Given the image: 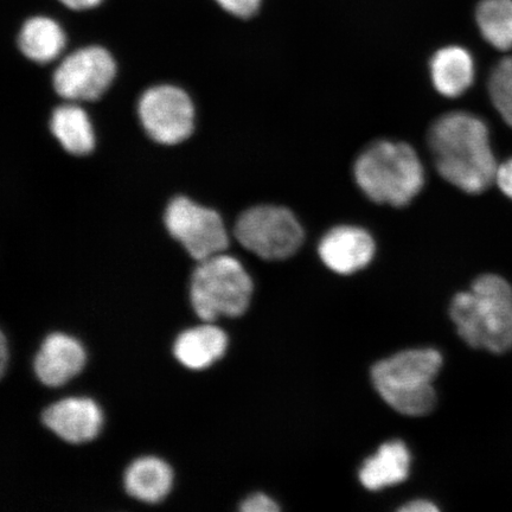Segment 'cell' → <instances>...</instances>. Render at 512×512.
<instances>
[{"mask_svg":"<svg viewBox=\"0 0 512 512\" xmlns=\"http://www.w3.org/2000/svg\"><path fill=\"white\" fill-rule=\"evenodd\" d=\"M428 146L441 177L467 194L495 182L498 165L484 121L465 112L443 115L428 132Z\"/></svg>","mask_w":512,"mask_h":512,"instance_id":"1","label":"cell"},{"mask_svg":"<svg viewBox=\"0 0 512 512\" xmlns=\"http://www.w3.org/2000/svg\"><path fill=\"white\" fill-rule=\"evenodd\" d=\"M450 315L471 348L504 354L512 349V287L496 274L475 280L453 298Z\"/></svg>","mask_w":512,"mask_h":512,"instance_id":"2","label":"cell"},{"mask_svg":"<svg viewBox=\"0 0 512 512\" xmlns=\"http://www.w3.org/2000/svg\"><path fill=\"white\" fill-rule=\"evenodd\" d=\"M354 175L371 201L405 207L425 184V170L412 146L393 140L371 144L357 158Z\"/></svg>","mask_w":512,"mask_h":512,"instance_id":"3","label":"cell"},{"mask_svg":"<svg viewBox=\"0 0 512 512\" xmlns=\"http://www.w3.org/2000/svg\"><path fill=\"white\" fill-rule=\"evenodd\" d=\"M441 366L443 357L437 350H406L377 363L371 377L377 392L396 412L421 416L433 411L437 402L433 381Z\"/></svg>","mask_w":512,"mask_h":512,"instance_id":"4","label":"cell"},{"mask_svg":"<svg viewBox=\"0 0 512 512\" xmlns=\"http://www.w3.org/2000/svg\"><path fill=\"white\" fill-rule=\"evenodd\" d=\"M191 303L204 322L239 317L251 303L253 281L239 260L217 254L200 261L191 279Z\"/></svg>","mask_w":512,"mask_h":512,"instance_id":"5","label":"cell"},{"mask_svg":"<svg viewBox=\"0 0 512 512\" xmlns=\"http://www.w3.org/2000/svg\"><path fill=\"white\" fill-rule=\"evenodd\" d=\"M241 245L265 260H285L298 251L304 232L292 211L259 206L243 213L234 229Z\"/></svg>","mask_w":512,"mask_h":512,"instance_id":"6","label":"cell"},{"mask_svg":"<svg viewBox=\"0 0 512 512\" xmlns=\"http://www.w3.org/2000/svg\"><path fill=\"white\" fill-rule=\"evenodd\" d=\"M165 226L198 262L221 254L228 247L221 216L187 197H176L170 202L165 211Z\"/></svg>","mask_w":512,"mask_h":512,"instance_id":"7","label":"cell"},{"mask_svg":"<svg viewBox=\"0 0 512 512\" xmlns=\"http://www.w3.org/2000/svg\"><path fill=\"white\" fill-rule=\"evenodd\" d=\"M138 113L146 133L159 144L182 143L194 130V105L175 86L150 88L139 101Z\"/></svg>","mask_w":512,"mask_h":512,"instance_id":"8","label":"cell"},{"mask_svg":"<svg viewBox=\"0 0 512 512\" xmlns=\"http://www.w3.org/2000/svg\"><path fill=\"white\" fill-rule=\"evenodd\" d=\"M115 63L107 50L83 48L64 59L54 73L57 94L70 101H94L110 87Z\"/></svg>","mask_w":512,"mask_h":512,"instance_id":"9","label":"cell"},{"mask_svg":"<svg viewBox=\"0 0 512 512\" xmlns=\"http://www.w3.org/2000/svg\"><path fill=\"white\" fill-rule=\"evenodd\" d=\"M320 259L338 274H352L367 267L375 254V242L362 228L339 226L319 243Z\"/></svg>","mask_w":512,"mask_h":512,"instance_id":"10","label":"cell"},{"mask_svg":"<svg viewBox=\"0 0 512 512\" xmlns=\"http://www.w3.org/2000/svg\"><path fill=\"white\" fill-rule=\"evenodd\" d=\"M42 420L57 437L72 444L94 439L102 426L98 405L82 398H69L54 403L44 411Z\"/></svg>","mask_w":512,"mask_h":512,"instance_id":"11","label":"cell"},{"mask_svg":"<svg viewBox=\"0 0 512 512\" xmlns=\"http://www.w3.org/2000/svg\"><path fill=\"white\" fill-rule=\"evenodd\" d=\"M86 363V352L76 339L63 334L46 338L35 358V373L42 383L59 387L78 375Z\"/></svg>","mask_w":512,"mask_h":512,"instance_id":"12","label":"cell"},{"mask_svg":"<svg viewBox=\"0 0 512 512\" xmlns=\"http://www.w3.org/2000/svg\"><path fill=\"white\" fill-rule=\"evenodd\" d=\"M435 89L446 98H458L475 80V63L469 51L452 46L440 49L431 61Z\"/></svg>","mask_w":512,"mask_h":512,"instance_id":"13","label":"cell"},{"mask_svg":"<svg viewBox=\"0 0 512 512\" xmlns=\"http://www.w3.org/2000/svg\"><path fill=\"white\" fill-rule=\"evenodd\" d=\"M228 338L214 325H202L184 331L175 343V356L183 366L201 370L208 368L226 352Z\"/></svg>","mask_w":512,"mask_h":512,"instance_id":"14","label":"cell"},{"mask_svg":"<svg viewBox=\"0 0 512 512\" xmlns=\"http://www.w3.org/2000/svg\"><path fill=\"white\" fill-rule=\"evenodd\" d=\"M411 465V454L401 441L383 444L373 457H370L360 471L364 488L381 490L388 486L405 482Z\"/></svg>","mask_w":512,"mask_h":512,"instance_id":"15","label":"cell"},{"mask_svg":"<svg viewBox=\"0 0 512 512\" xmlns=\"http://www.w3.org/2000/svg\"><path fill=\"white\" fill-rule=\"evenodd\" d=\"M128 494L146 503H158L169 494L172 486L170 466L155 457L136 460L125 475Z\"/></svg>","mask_w":512,"mask_h":512,"instance_id":"16","label":"cell"},{"mask_svg":"<svg viewBox=\"0 0 512 512\" xmlns=\"http://www.w3.org/2000/svg\"><path fill=\"white\" fill-rule=\"evenodd\" d=\"M51 132L63 149L75 156H85L94 147L95 139L91 121L81 107L64 105L53 113Z\"/></svg>","mask_w":512,"mask_h":512,"instance_id":"17","label":"cell"},{"mask_svg":"<svg viewBox=\"0 0 512 512\" xmlns=\"http://www.w3.org/2000/svg\"><path fill=\"white\" fill-rule=\"evenodd\" d=\"M18 42L19 48L28 59L47 63L61 54L66 44V36L53 19L35 17L23 25Z\"/></svg>","mask_w":512,"mask_h":512,"instance_id":"18","label":"cell"},{"mask_svg":"<svg viewBox=\"0 0 512 512\" xmlns=\"http://www.w3.org/2000/svg\"><path fill=\"white\" fill-rule=\"evenodd\" d=\"M476 19L486 42L498 50L512 49V0H482Z\"/></svg>","mask_w":512,"mask_h":512,"instance_id":"19","label":"cell"},{"mask_svg":"<svg viewBox=\"0 0 512 512\" xmlns=\"http://www.w3.org/2000/svg\"><path fill=\"white\" fill-rule=\"evenodd\" d=\"M489 91L496 110L512 127V56L497 64L491 74Z\"/></svg>","mask_w":512,"mask_h":512,"instance_id":"20","label":"cell"},{"mask_svg":"<svg viewBox=\"0 0 512 512\" xmlns=\"http://www.w3.org/2000/svg\"><path fill=\"white\" fill-rule=\"evenodd\" d=\"M222 8L236 17L249 18L259 10L261 0H216Z\"/></svg>","mask_w":512,"mask_h":512,"instance_id":"21","label":"cell"},{"mask_svg":"<svg viewBox=\"0 0 512 512\" xmlns=\"http://www.w3.org/2000/svg\"><path fill=\"white\" fill-rule=\"evenodd\" d=\"M243 512H277L278 504L264 494H255L248 497L241 505Z\"/></svg>","mask_w":512,"mask_h":512,"instance_id":"22","label":"cell"},{"mask_svg":"<svg viewBox=\"0 0 512 512\" xmlns=\"http://www.w3.org/2000/svg\"><path fill=\"white\" fill-rule=\"evenodd\" d=\"M495 182L499 189L512 200V159L498 165Z\"/></svg>","mask_w":512,"mask_h":512,"instance_id":"23","label":"cell"},{"mask_svg":"<svg viewBox=\"0 0 512 512\" xmlns=\"http://www.w3.org/2000/svg\"><path fill=\"white\" fill-rule=\"evenodd\" d=\"M402 512H435L439 511L432 502L424 501V499H418V501L409 502L400 508Z\"/></svg>","mask_w":512,"mask_h":512,"instance_id":"24","label":"cell"},{"mask_svg":"<svg viewBox=\"0 0 512 512\" xmlns=\"http://www.w3.org/2000/svg\"><path fill=\"white\" fill-rule=\"evenodd\" d=\"M61 2L73 10H86L94 8L101 0H61Z\"/></svg>","mask_w":512,"mask_h":512,"instance_id":"25","label":"cell"},{"mask_svg":"<svg viewBox=\"0 0 512 512\" xmlns=\"http://www.w3.org/2000/svg\"><path fill=\"white\" fill-rule=\"evenodd\" d=\"M0 344H2V348H0V355H2V357H0V362H2V366H0V370H2V374H4V371H5V364H6V351H8V349H6V341H5V337L4 335L2 334V342H0Z\"/></svg>","mask_w":512,"mask_h":512,"instance_id":"26","label":"cell"}]
</instances>
